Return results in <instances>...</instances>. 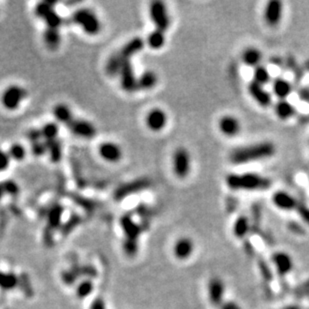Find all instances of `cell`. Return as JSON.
I'll use <instances>...</instances> for the list:
<instances>
[{
  "label": "cell",
  "mask_w": 309,
  "mask_h": 309,
  "mask_svg": "<svg viewBox=\"0 0 309 309\" xmlns=\"http://www.w3.org/2000/svg\"><path fill=\"white\" fill-rule=\"evenodd\" d=\"M276 153V146L270 141L253 143L233 149L229 154L231 163L240 165L272 157Z\"/></svg>",
  "instance_id": "1"
},
{
  "label": "cell",
  "mask_w": 309,
  "mask_h": 309,
  "mask_svg": "<svg viewBox=\"0 0 309 309\" xmlns=\"http://www.w3.org/2000/svg\"><path fill=\"white\" fill-rule=\"evenodd\" d=\"M226 185L232 190L255 191L265 190L271 186V180L258 173H230L225 178Z\"/></svg>",
  "instance_id": "2"
},
{
  "label": "cell",
  "mask_w": 309,
  "mask_h": 309,
  "mask_svg": "<svg viewBox=\"0 0 309 309\" xmlns=\"http://www.w3.org/2000/svg\"><path fill=\"white\" fill-rule=\"evenodd\" d=\"M72 21L80 26L83 31L88 35H96L101 30V22L97 15L88 8L76 10L72 14Z\"/></svg>",
  "instance_id": "3"
},
{
  "label": "cell",
  "mask_w": 309,
  "mask_h": 309,
  "mask_svg": "<svg viewBox=\"0 0 309 309\" xmlns=\"http://www.w3.org/2000/svg\"><path fill=\"white\" fill-rule=\"evenodd\" d=\"M172 168L174 174L180 178H186L191 169V157L189 151L184 147H178L172 156Z\"/></svg>",
  "instance_id": "4"
},
{
  "label": "cell",
  "mask_w": 309,
  "mask_h": 309,
  "mask_svg": "<svg viewBox=\"0 0 309 309\" xmlns=\"http://www.w3.org/2000/svg\"><path fill=\"white\" fill-rule=\"evenodd\" d=\"M27 91L19 85H10L2 93L1 102L8 110H15L20 106L21 102L26 98Z\"/></svg>",
  "instance_id": "5"
},
{
  "label": "cell",
  "mask_w": 309,
  "mask_h": 309,
  "mask_svg": "<svg viewBox=\"0 0 309 309\" xmlns=\"http://www.w3.org/2000/svg\"><path fill=\"white\" fill-rule=\"evenodd\" d=\"M54 3L41 2L36 5L35 14L37 17L45 21L47 28L58 29L63 23V19L59 16V14L54 10Z\"/></svg>",
  "instance_id": "6"
},
{
  "label": "cell",
  "mask_w": 309,
  "mask_h": 309,
  "mask_svg": "<svg viewBox=\"0 0 309 309\" xmlns=\"http://www.w3.org/2000/svg\"><path fill=\"white\" fill-rule=\"evenodd\" d=\"M149 15L156 29L165 32L170 26V17L162 1H153L149 6Z\"/></svg>",
  "instance_id": "7"
},
{
  "label": "cell",
  "mask_w": 309,
  "mask_h": 309,
  "mask_svg": "<svg viewBox=\"0 0 309 309\" xmlns=\"http://www.w3.org/2000/svg\"><path fill=\"white\" fill-rule=\"evenodd\" d=\"M283 16V3L280 0H270L267 2L263 18L265 23L270 27H275L281 22Z\"/></svg>",
  "instance_id": "8"
},
{
  "label": "cell",
  "mask_w": 309,
  "mask_h": 309,
  "mask_svg": "<svg viewBox=\"0 0 309 309\" xmlns=\"http://www.w3.org/2000/svg\"><path fill=\"white\" fill-rule=\"evenodd\" d=\"M68 129L76 136L91 139L96 135V128L91 122L84 119L73 118V120L67 125Z\"/></svg>",
  "instance_id": "9"
},
{
  "label": "cell",
  "mask_w": 309,
  "mask_h": 309,
  "mask_svg": "<svg viewBox=\"0 0 309 309\" xmlns=\"http://www.w3.org/2000/svg\"><path fill=\"white\" fill-rule=\"evenodd\" d=\"M167 114L161 108H153L146 115V125L153 132H159L167 124Z\"/></svg>",
  "instance_id": "10"
},
{
  "label": "cell",
  "mask_w": 309,
  "mask_h": 309,
  "mask_svg": "<svg viewBox=\"0 0 309 309\" xmlns=\"http://www.w3.org/2000/svg\"><path fill=\"white\" fill-rule=\"evenodd\" d=\"M119 74L121 86L125 91L131 93V92H134L138 89V79L135 77L130 61H126V62L123 63Z\"/></svg>",
  "instance_id": "11"
},
{
  "label": "cell",
  "mask_w": 309,
  "mask_h": 309,
  "mask_svg": "<svg viewBox=\"0 0 309 309\" xmlns=\"http://www.w3.org/2000/svg\"><path fill=\"white\" fill-rule=\"evenodd\" d=\"M219 131L226 137H235L241 131V124L238 118L233 115H224L218 121Z\"/></svg>",
  "instance_id": "12"
},
{
  "label": "cell",
  "mask_w": 309,
  "mask_h": 309,
  "mask_svg": "<svg viewBox=\"0 0 309 309\" xmlns=\"http://www.w3.org/2000/svg\"><path fill=\"white\" fill-rule=\"evenodd\" d=\"M248 92L253 100L261 107H268L272 103V97L269 92L264 88L263 85H260L255 81H251L248 84Z\"/></svg>",
  "instance_id": "13"
},
{
  "label": "cell",
  "mask_w": 309,
  "mask_h": 309,
  "mask_svg": "<svg viewBox=\"0 0 309 309\" xmlns=\"http://www.w3.org/2000/svg\"><path fill=\"white\" fill-rule=\"evenodd\" d=\"M99 155L108 162L115 163L118 162L122 157V150L119 145L114 142H103L100 144L99 148Z\"/></svg>",
  "instance_id": "14"
},
{
  "label": "cell",
  "mask_w": 309,
  "mask_h": 309,
  "mask_svg": "<svg viewBox=\"0 0 309 309\" xmlns=\"http://www.w3.org/2000/svg\"><path fill=\"white\" fill-rule=\"evenodd\" d=\"M150 185V180L147 178H141V179H137L136 181L130 182L128 184L123 185L120 188H118L116 190L115 196L117 199H121L124 198L130 194L136 193L137 191H141L145 188H147Z\"/></svg>",
  "instance_id": "15"
},
{
  "label": "cell",
  "mask_w": 309,
  "mask_h": 309,
  "mask_svg": "<svg viewBox=\"0 0 309 309\" xmlns=\"http://www.w3.org/2000/svg\"><path fill=\"white\" fill-rule=\"evenodd\" d=\"M143 46L144 41L140 37H135L123 46L121 50L117 52V55L122 60V62H126V61H130V58L133 55L142 50Z\"/></svg>",
  "instance_id": "16"
},
{
  "label": "cell",
  "mask_w": 309,
  "mask_h": 309,
  "mask_svg": "<svg viewBox=\"0 0 309 309\" xmlns=\"http://www.w3.org/2000/svg\"><path fill=\"white\" fill-rule=\"evenodd\" d=\"M272 201L276 207L282 210H292L297 208L296 199L286 191H276L272 195Z\"/></svg>",
  "instance_id": "17"
},
{
  "label": "cell",
  "mask_w": 309,
  "mask_h": 309,
  "mask_svg": "<svg viewBox=\"0 0 309 309\" xmlns=\"http://www.w3.org/2000/svg\"><path fill=\"white\" fill-rule=\"evenodd\" d=\"M194 249V245L191 239L187 237L179 238L174 246H173V253L176 258L180 260H185L190 257Z\"/></svg>",
  "instance_id": "18"
},
{
  "label": "cell",
  "mask_w": 309,
  "mask_h": 309,
  "mask_svg": "<svg viewBox=\"0 0 309 309\" xmlns=\"http://www.w3.org/2000/svg\"><path fill=\"white\" fill-rule=\"evenodd\" d=\"M272 91L278 99L283 100L291 94L292 85L283 77H277L272 82Z\"/></svg>",
  "instance_id": "19"
},
{
  "label": "cell",
  "mask_w": 309,
  "mask_h": 309,
  "mask_svg": "<svg viewBox=\"0 0 309 309\" xmlns=\"http://www.w3.org/2000/svg\"><path fill=\"white\" fill-rule=\"evenodd\" d=\"M276 116L281 120H287L296 114V108L286 99L278 100L274 106Z\"/></svg>",
  "instance_id": "20"
},
{
  "label": "cell",
  "mask_w": 309,
  "mask_h": 309,
  "mask_svg": "<svg viewBox=\"0 0 309 309\" xmlns=\"http://www.w3.org/2000/svg\"><path fill=\"white\" fill-rule=\"evenodd\" d=\"M241 59L245 65L255 68L258 65H260V62L262 60V53L259 49L255 47H247L242 52Z\"/></svg>",
  "instance_id": "21"
},
{
  "label": "cell",
  "mask_w": 309,
  "mask_h": 309,
  "mask_svg": "<svg viewBox=\"0 0 309 309\" xmlns=\"http://www.w3.org/2000/svg\"><path fill=\"white\" fill-rule=\"evenodd\" d=\"M53 115L57 121H59L61 123H64V124H66V125H68L74 118L70 108L66 104H63V103H59V104L54 106Z\"/></svg>",
  "instance_id": "22"
},
{
  "label": "cell",
  "mask_w": 309,
  "mask_h": 309,
  "mask_svg": "<svg viewBox=\"0 0 309 309\" xmlns=\"http://www.w3.org/2000/svg\"><path fill=\"white\" fill-rule=\"evenodd\" d=\"M157 82H158L157 74L154 71L147 70L143 72L140 75V77L138 78V89L150 90L153 87H155Z\"/></svg>",
  "instance_id": "23"
},
{
  "label": "cell",
  "mask_w": 309,
  "mask_h": 309,
  "mask_svg": "<svg viewBox=\"0 0 309 309\" xmlns=\"http://www.w3.org/2000/svg\"><path fill=\"white\" fill-rule=\"evenodd\" d=\"M146 42L148 46L152 49H160L162 48L165 44V34L161 30L155 29L153 30L152 32H150L147 36Z\"/></svg>",
  "instance_id": "24"
},
{
  "label": "cell",
  "mask_w": 309,
  "mask_h": 309,
  "mask_svg": "<svg viewBox=\"0 0 309 309\" xmlns=\"http://www.w3.org/2000/svg\"><path fill=\"white\" fill-rule=\"evenodd\" d=\"M121 225L128 239H131L130 241H135L134 239H136L139 232H140V229H139L136 223H134V221L131 219L130 216H125V217H123L121 219Z\"/></svg>",
  "instance_id": "25"
},
{
  "label": "cell",
  "mask_w": 309,
  "mask_h": 309,
  "mask_svg": "<svg viewBox=\"0 0 309 309\" xmlns=\"http://www.w3.org/2000/svg\"><path fill=\"white\" fill-rule=\"evenodd\" d=\"M43 37L46 46L50 49H56L61 42V35L58 31V29L47 28L45 30Z\"/></svg>",
  "instance_id": "26"
},
{
  "label": "cell",
  "mask_w": 309,
  "mask_h": 309,
  "mask_svg": "<svg viewBox=\"0 0 309 309\" xmlns=\"http://www.w3.org/2000/svg\"><path fill=\"white\" fill-rule=\"evenodd\" d=\"M271 80V75L268 68L264 65H258L253 71V81L260 85H265Z\"/></svg>",
  "instance_id": "27"
},
{
  "label": "cell",
  "mask_w": 309,
  "mask_h": 309,
  "mask_svg": "<svg viewBox=\"0 0 309 309\" xmlns=\"http://www.w3.org/2000/svg\"><path fill=\"white\" fill-rule=\"evenodd\" d=\"M17 283L18 279L14 273L0 271V288L3 290H12Z\"/></svg>",
  "instance_id": "28"
},
{
  "label": "cell",
  "mask_w": 309,
  "mask_h": 309,
  "mask_svg": "<svg viewBox=\"0 0 309 309\" xmlns=\"http://www.w3.org/2000/svg\"><path fill=\"white\" fill-rule=\"evenodd\" d=\"M46 147H47V152H49L50 158L53 162H58L61 157H62V145L58 139L51 141H44Z\"/></svg>",
  "instance_id": "29"
},
{
  "label": "cell",
  "mask_w": 309,
  "mask_h": 309,
  "mask_svg": "<svg viewBox=\"0 0 309 309\" xmlns=\"http://www.w3.org/2000/svg\"><path fill=\"white\" fill-rule=\"evenodd\" d=\"M40 130H41L42 138H44L45 141L55 140V139H57V136L59 133L58 125L53 122L46 123L42 128H40Z\"/></svg>",
  "instance_id": "30"
},
{
  "label": "cell",
  "mask_w": 309,
  "mask_h": 309,
  "mask_svg": "<svg viewBox=\"0 0 309 309\" xmlns=\"http://www.w3.org/2000/svg\"><path fill=\"white\" fill-rule=\"evenodd\" d=\"M123 63L124 62H122V60L118 57L117 53L111 55L109 57V59H108L107 64H106V70H107L108 74L112 75V76L119 74Z\"/></svg>",
  "instance_id": "31"
},
{
  "label": "cell",
  "mask_w": 309,
  "mask_h": 309,
  "mask_svg": "<svg viewBox=\"0 0 309 309\" xmlns=\"http://www.w3.org/2000/svg\"><path fill=\"white\" fill-rule=\"evenodd\" d=\"M8 154H9V157L11 159H14L16 161H21L26 156V150H25L24 146H22L21 144L15 143V144H12L10 146Z\"/></svg>",
  "instance_id": "32"
},
{
  "label": "cell",
  "mask_w": 309,
  "mask_h": 309,
  "mask_svg": "<svg viewBox=\"0 0 309 309\" xmlns=\"http://www.w3.org/2000/svg\"><path fill=\"white\" fill-rule=\"evenodd\" d=\"M61 215H62V207L60 205H55L49 210L48 214V223L50 226L56 228L59 226L61 221Z\"/></svg>",
  "instance_id": "33"
},
{
  "label": "cell",
  "mask_w": 309,
  "mask_h": 309,
  "mask_svg": "<svg viewBox=\"0 0 309 309\" xmlns=\"http://www.w3.org/2000/svg\"><path fill=\"white\" fill-rule=\"evenodd\" d=\"M248 220L245 217V216H240V217L235 221L234 224V233L239 236L242 237L244 234H246L247 230H248Z\"/></svg>",
  "instance_id": "34"
},
{
  "label": "cell",
  "mask_w": 309,
  "mask_h": 309,
  "mask_svg": "<svg viewBox=\"0 0 309 309\" xmlns=\"http://www.w3.org/2000/svg\"><path fill=\"white\" fill-rule=\"evenodd\" d=\"M92 290H93V284H92L90 281H85L77 287L76 294L79 298H85L90 294Z\"/></svg>",
  "instance_id": "35"
},
{
  "label": "cell",
  "mask_w": 309,
  "mask_h": 309,
  "mask_svg": "<svg viewBox=\"0 0 309 309\" xmlns=\"http://www.w3.org/2000/svg\"><path fill=\"white\" fill-rule=\"evenodd\" d=\"M222 293V285L220 283L219 280L216 279L213 284L211 285V288H210V295H211V298L215 301V302H218L219 299H220V294Z\"/></svg>",
  "instance_id": "36"
},
{
  "label": "cell",
  "mask_w": 309,
  "mask_h": 309,
  "mask_svg": "<svg viewBox=\"0 0 309 309\" xmlns=\"http://www.w3.org/2000/svg\"><path fill=\"white\" fill-rule=\"evenodd\" d=\"M2 184H3V187H4V190H5L6 194L16 195L19 192L18 185L15 183L14 181H12V180L4 181V182H2Z\"/></svg>",
  "instance_id": "37"
},
{
  "label": "cell",
  "mask_w": 309,
  "mask_h": 309,
  "mask_svg": "<svg viewBox=\"0 0 309 309\" xmlns=\"http://www.w3.org/2000/svg\"><path fill=\"white\" fill-rule=\"evenodd\" d=\"M31 150L32 153L36 156H41L43 154H45L47 152V147L45 145V142H41V141H37L31 144Z\"/></svg>",
  "instance_id": "38"
},
{
  "label": "cell",
  "mask_w": 309,
  "mask_h": 309,
  "mask_svg": "<svg viewBox=\"0 0 309 309\" xmlns=\"http://www.w3.org/2000/svg\"><path fill=\"white\" fill-rule=\"evenodd\" d=\"M10 157L8 152L3 151L1 148H0V172L6 170L8 168L9 164H10Z\"/></svg>",
  "instance_id": "39"
},
{
  "label": "cell",
  "mask_w": 309,
  "mask_h": 309,
  "mask_svg": "<svg viewBox=\"0 0 309 309\" xmlns=\"http://www.w3.org/2000/svg\"><path fill=\"white\" fill-rule=\"evenodd\" d=\"M27 138L29 139V141L31 143L39 141L40 138H42L41 130L40 129H31L27 133Z\"/></svg>",
  "instance_id": "40"
},
{
  "label": "cell",
  "mask_w": 309,
  "mask_h": 309,
  "mask_svg": "<svg viewBox=\"0 0 309 309\" xmlns=\"http://www.w3.org/2000/svg\"><path fill=\"white\" fill-rule=\"evenodd\" d=\"M298 97L301 101L309 103V86H303L298 90Z\"/></svg>",
  "instance_id": "41"
},
{
  "label": "cell",
  "mask_w": 309,
  "mask_h": 309,
  "mask_svg": "<svg viewBox=\"0 0 309 309\" xmlns=\"http://www.w3.org/2000/svg\"><path fill=\"white\" fill-rule=\"evenodd\" d=\"M89 309H107V307L104 299H102L101 297H97L92 301Z\"/></svg>",
  "instance_id": "42"
},
{
  "label": "cell",
  "mask_w": 309,
  "mask_h": 309,
  "mask_svg": "<svg viewBox=\"0 0 309 309\" xmlns=\"http://www.w3.org/2000/svg\"><path fill=\"white\" fill-rule=\"evenodd\" d=\"M297 208L299 210L300 215L302 216V218L309 223V209L303 205H298Z\"/></svg>",
  "instance_id": "43"
},
{
  "label": "cell",
  "mask_w": 309,
  "mask_h": 309,
  "mask_svg": "<svg viewBox=\"0 0 309 309\" xmlns=\"http://www.w3.org/2000/svg\"><path fill=\"white\" fill-rule=\"evenodd\" d=\"M5 193V190H4V187H3V184L0 183V199H1L3 196H4Z\"/></svg>",
  "instance_id": "44"
},
{
  "label": "cell",
  "mask_w": 309,
  "mask_h": 309,
  "mask_svg": "<svg viewBox=\"0 0 309 309\" xmlns=\"http://www.w3.org/2000/svg\"><path fill=\"white\" fill-rule=\"evenodd\" d=\"M304 66H305V68H306V70L309 72V58L305 61V64H304Z\"/></svg>",
  "instance_id": "45"
}]
</instances>
